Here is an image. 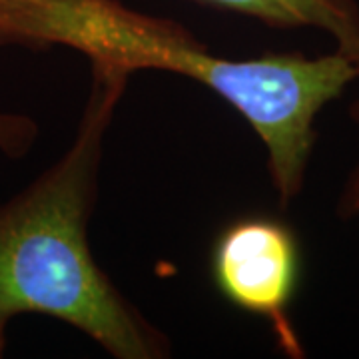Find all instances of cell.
<instances>
[{"label":"cell","instance_id":"1","mask_svg":"<svg viewBox=\"0 0 359 359\" xmlns=\"http://www.w3.org/2000/svg\"><path fill=\"white\" fill-rule=\"evenodd\" d=\"M66 46L90 65L136 72L164 70L196 80L244 116L268 152V172L282 208L304 190L316 120L359 80V62L339 50L224 58L176 20L152 16L122 0H0V48Z\"/></svg>","mask_w":359,"mask_h":359},{"label":"cell","instance_id":"2","mask_svg":"<svg viewBox=\"0 0 359 359\" xmlns=\"http://www.w3.org/2000/svg\"><path fill=\"white\" fill-rule=\"evenodd\" d=\"M74 140L22 192L0 204V325L20 313L80 330L116 359L170 358L172 346L130 302L90 250L104 140L130 70L92 65Z\"/></svg>","mask_w":359,"mask_h":359},{"label":"cell","instance_id":"3","mask_svg":"<svg viewBox=\"0 0 359 359\" xmlns=\"http://www.w3.org/2000/svg\"><path fill=\"white\" fill-rule=\"evenodd\" d=\"M299 244L294 230L266 216H248L219 231L210 257L214 283L230 304L268 320L280 347L302 358L287 309L299 282Z\"/></svg>","mask_w":359,"mask_h":359},{"label":"cell","instance_id":"4","mask_svg":"<svg viewBox=\"0 0 359 359\" xmlns=\"http://www.w3.org/2000/svg\"><path fill=\"white\" fill-rule=\"evenodd\" d=\"M256 18L262 25L294 30L316 28L330 34L335 50L359 62V4L355 0H194Z\"/></svg>","mask_w":359,"mask_h":359},{"label":"cell","instance_id":"5","mask_svg":"<svg viewBox=\"0 0 359 359\" xmlns=\"http://www.w3.org/2000/svg\"><path fill=\"white\" fill-rule=\"evenodd\" d=\"M39 138V126L32 118L0 112V150L11 158L25 156Z\"/></svg>","mask_w":359,"mask_h":359},{"label":"cell","instance_id":"6","mask_svg":"<svg viewBox=\"0 0 359 359\" xmlns=\"http://www.w3.org/2000/svg\"><path fill=\"white\" fill-rule=\"evenodd\" d=\"M349 118L353 120L355 128L359 134V94L353 102L349 104ZM337 216L344 219L358 218L359 216V158L355 162L353 170L349 172L346 184H344V190L339 194V200H337Z\"/></svg>","mask_w":359,"mask_h":359},{"label":"cell","instance_id":"7","mask_svg":"<svg viewBox=\"0 0 359 359\" xmlns=\"http://www.w3.org/2000/svg\"><path fill=\"white\" fill-rule=\"evenodd\" d=\"M4 347H6V327L0 325V355L4 353Z\"/></svg>","mask_w":359,"mask_h":359}]
</instances>
